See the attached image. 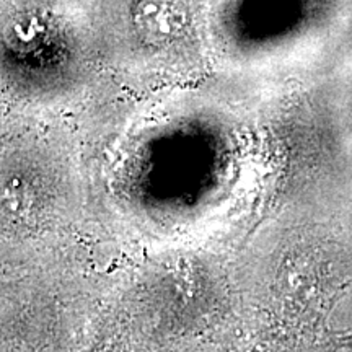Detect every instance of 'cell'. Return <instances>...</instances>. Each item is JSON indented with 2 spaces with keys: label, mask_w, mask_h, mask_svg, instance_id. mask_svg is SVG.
<instances>
[{
  "label": "cell",
  "mask_w": 352,
  "mask_h": 352,
  "mask_svg": "<svg viewBox=\"0 0 352 352\" xmlns=\"http://www.w3.org/2000/svg\"><path fill=\"white\" fill-rule=\"evenodd\" d=\"M333 352H352V336L351 338H341L336 341L333 347Z\"/></svg>",
  "instance_id": "obj_1"
}]
</instances>
